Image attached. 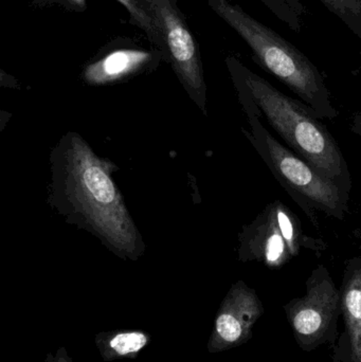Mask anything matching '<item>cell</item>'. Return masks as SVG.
Returning a JSON list of instances; mask_svg holds the SVG:
<instances>
[{"label":"cell","mask_w":361,"mask_h":362,"mask_svg":"<svg viewBox=\"0 0 361 362\" xmlns=\"http://www.w3.org/2000/svg\"><path fill=\"white\" fill-rule=\"evenodd\" d=\"M226 62L239 90L262 110L269 124L298 156L341 189L350 187L347 165L338 146L311 108L280 93L235 57H227Z\"/></svg>","instance_id":"cell-1"},{"label":"cell","mask_w":361,"mask_h":362,"mask_svg":"<svg viewBox=\"0 0 361 362\" xmlns=\"http://www.w3.org/2000/svg\"><path fill=\"white\" fill-rule=\"evenodd\" d=\"M65 185L70 202L112 247L134 253L138 234L120 192L110 178V165L93 154L78 136L65 151Z\"/></svg>","instance_id":"cell-2"},{"label":"cell","mask_w":361,"mask_h":362,"mask_svg":"<svg viewBox=\"0 0 361 362\" xmlns=\"http://www.w3.org/2000/svg\"><path fill=\"white\" fill-rule=\"evenodd\" d=\"M207 1L210 8L245 40L254 52V61L261 67L294 91L316 116H336L324 78L309 57L241 6L230 4L228 0Z\"/></svg>","instance_id":"cell-3"},{"label":"cell","mask_w":361,"mask_h":362,"mask_svg":"<svg viewBox=\"0 0 361 362\" xmlns=\"http://www.w3.org/2000/svg\"><path fill=\"white\" fill-rule=\"evenodd\" d=\"M250 123L256 148L273 175L288 191L294 193L296 197L302 198L314 208L337 218H343L345 209L343 189L322 176L304 159L284 148L256 117H250Z\"/></svg>","instance_id":"cell-4"},{"label":"cell","mask_w":361,"mask_h":362,"mask_svg":"<svg viewBox=\"0 0 361 362\" xmlns=\"http://www.w3.org/2000/svg\"><path fill=\"white\" fill-rule=\"evenodd\" d=\"M140 2L156 23L165 61L171 64L187 90L196 99H203L206 84L199 42L178 6V0Z\"/></svg>","instance_id":"cell-5"},{"label":"cell","mask_w":361,"mask_h":362,"mask_svg":"<svg viewBox=\"0 0 361 362\" xmlns=\"http://www.w3.org/2000/svg\"><path fill=\"white\" fill-rule=\"evenodd\" d=\"M341 295L328 272L320 267L307 283L305 297L288 304V319L300 344L318 342L330 329L338 312Z\"/></svg>","instance_id":"cell-6"},{"label":"cell","mask_w":361,"mask_h":362,"mask_svg":"<svg viewBox=\"0 0 361 362\" xmlns=\"http://www.w3.org/2000/svg\"><path fill=\"white\" fill-rule=\"evenodd\" d=\"M95 61L85 66L82 76L90 85H106L124 80L146 70L154 69L165 59L159 49H144L135 42H116Z\"/></svg>","instance_id":"cell-7"},{"label":"cell","mask_w":361,"mask_h":362,"mask_svg":"<svg viewBox=\"0 0 361 362\" xmlns=\"http://www.w3.org/2000/svg\"><path fill=\"white\" fill-rule=\"evenodd\" d=\"M243 257L278 268L292 257L278 225L275 204H269L244 233Z\"/></svg>","instance_id":"cell-8"},{"label":"cell","mask_w":361,"mask_h":362,"mask_svg":"<svg viewBox=\"0 0 361 362\" xmlns=\"http://www.w3.org/2000/svg\"><path fill=\"white\" fill-rule=\"evenodd\" d=\"M262 313V303L256 293L244 284L237 285L229 295L225 310L216 319L218 340L229 346L247 339L252 325Z\"/></svg>","instance_id":"cell-9"},{"label":"cell","mask_w":361,"mask_h":362,"mask_svg":"<svg viewBox=\"0 0 361 362\" xmlns=\"http://www.w3.org/2000/svg\"><path fill=\"white\" fill-rule=\"evenodd\" d=\"M352 358L361 362V270H355L348 279L341 296Z\"/></svg>","instance_id":"cell-10"},{"label":"cell","mask_w":361,"mask_h":362,"mask_svg":"<svg viewBox=\"0 0 361 362\" xmlns=\"http://www.w3.org/2000/svg\"><path fill=\"white\" fill-rule=\"evenodd\" d=\"M117 1L120 2L126 8L131 23L144 32L150 46L163 52L162 42H161L160 34L157 29L156 23L152 16L146 12L140 0H117Z\"/></svg>","instance_id":"cell-11"},{"label":"cell","mask_w":361,"mask_h":362,"mask_svg":"<svg viewBox=\"0 0 361 362\" xmlns=\"http://www.w3.org/2000/svg\"><path fill=\"white\" fill-rule=\"evenodd\" d=\"M280 21L300 33L307 8L300 0H260Z\"/></svg>","instance_id":"cell-12"},{"label":"cell","mask_w":361,"mask_h":362,"mask_svg":"<svg viewBox=\"0 0 361 362\" xmlns=\"http://www.w3.org/2000/svg\"><path fill=\"white\" fill-rule=\"evenodd\" d=\"M273 204H275L280 231L288 245L290 255L296 257L298 255L301 240H302V231H301L300 226H299L296 216L290 212L288 206H284L280 202H276Z\"/></svg>","instance_id":"cell-13"},{"label":"cell","mask_w":361,"mask_h":362,"mask_svg":"<svg viewBox=\"0 0 361 362\" xmlns=\"http://www.w3.org/2000/svg\"><path fill=\"white\" fill-rule=\"evenodd\" d=\"M336 15L361 42V0H319Z\"/></svg>","instance_id":"cell-14"},{"label":"cell","mask_w":361,"mask_h":362,"mask_svg":"<svg viewBox=\"0 0 361 362\" xmlns=\"http://www.w3.org/2000/svg\"><path fill=\"white\" fill-rule=\"evenodd\" d=\"M148 344V337L140 332L118 334L110 341V348L119 355L139 352Z\"/></svg>","instance_id":"cell-15"},{"label":"cell","mask_w":361,"mask_h":362,"mask_svg":"<svg viewBox=\"0 0 361 362\" xmlns=\"http://www.w3.org/2000/svg\"><path fill=\"white\" fill-rule=\"evenodd\" d=\"M36 8H48L57 6L69 12L83 13L87 10V0H32Z\"/></svg>","instance_id":"cell-16"},{"label":"cell","mask_w":361,"mask_h":362,"mask_svg":"<svg viewBox=\"0 0 361 362\" xmlns=\"http://www.w3.org/2000/svg\"><path fill=\"white\" fill-rule=\"evenodd\" d=\"M354 129H355L356 133L360 134L361 136V119H357L355 121V127H354Z\"/></svg>","instance_id":"cell-17"}]
</instances>
